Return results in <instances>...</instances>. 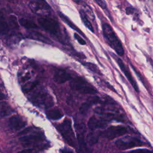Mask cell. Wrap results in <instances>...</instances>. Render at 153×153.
<instances>
[{
    "mask_svg": "<svg viewBox=\"0 0 153 153\" xmlns=\"http://www.w3.org/2000/svg\"><path fill=\"white\" fill-rule=\"evenodd\" d=\"M102 32L103 35L109 45L118 56H123L124 54L123 46L112 27L108 23H104L102 25Z\"/></svg>",
    "mask_w": 153,
    "mask_h": 153,
    "instance_id": "1",
    "label": "cell"
},
{
    "mask_svg": "<svg viewBox=\"0 0 153 153\" xmlns=\"http://www.w3.org/2000/svg\"><path fill=\"white\" fill-rule=\"evenodd\" d=\"M71 89L81 94H94L97 93V90L88 84L82 78L78 76L71 79L70 82Z\"/></svg>",
    "mask_w": 153,
    "mask_h": 153,
    "instance_id": "2",
    "label": "cell"
},
{
    "mask_svg": "<svg viewBox=\"0 0 153 153\" xmlns=\"http://www.w3.org/2000/svg\"><path fill=\"white\" fill-rule=\"evenodd\" d=\"M65 141L71 146H75V138L71 126V121L69 119L65 120L57 127Z\"/></svg>",
    "mask_w": 153,
    "mask_h": 153,
    "instance_id": "3",
    "label": "cell"
},
{
    "mask_svg": "<svg viewBox=\"0 0 153 153\" xmlns=\"http://www.w3.org/2000/svg\"><path fill=\"white\" fill-rule=\"evenodd\" d=\"M30 100L36 105L48 108L53 105L52 97L45 91H39L33 94Z\"/></svg>",
    "mask_w": 153,
    "mask_h": 153,
    "instance_id": "4",
    "label": "cell"
},
{
    "mask_svg": "<svg viewBox=\"0 0 153 153\" xmlns=\"http://www.w3.org/2000/svg\"><path fill=\"white\" fill-rule=\"evenodd\" d=\"M115 145L118 149L124 150L132 148L142 146L144 145V142L137 137L126 136L116 140Z\"/></svg>",
    "mask_w": 153,
    "mask_h": 153,
    "instance_id": "5",
    "label": "cell"
},
{
    "mask_svg": "<svg viewBox=\"0 0 153 153\" xmlns=\"http://www.w3.org/2000/svg\"><path fill=\"white\" fill-rule=\"evenodd\" d=\"M38 23L45 30L57 36L60 32V26L57 21L48 17H41L38 19Z\"/></svg>",
    "mask_w": 153,
    "mask_h": 153,
    "instance_id": "6",
    "label": "cell"
},
{
    "mask_svg": "<svg viewBox=\"0 0 153 153\" xmlns=\"http://www.w3.org/2000/svg\"><path fill=\"white\" fill-rule=\"evenodd\" d=\"M127 133V128L122 126H111L101 133L102 137L109 140L122 136Z\"/></svg>",
    "mask_w": 153,
    "mask_h": 153,
    "instance_id": "7",
    "label": "cell"
},
{
    "mask_svg": "<svg viewBox=\"0 0 153 153\" xmlns=\"http://www.w3.org/2000/svg\"><path fill=\"white\" fill-rule=\"evenodd\" d=\"M30 10L35 13L41 16H47L50 14V8L44 0H33L29 3Z\"/></svg>",
    "mask_w": 153,
    "mask_h": 153,
    "instance_id": "8",
    "label": "cell"
},
{
    "mask_svg": "<svg viewBox=\"0 0 153 153\" xmlns=\"http://www.w3.org/2000/svg\"><path fill=\"white\" fill-rule=\"evenodd\" d=\"M114 58L115 59L118 65L120 68L121 69L122 72L124 73L126 77L127 78L128 81L130 82V83L131 84V85H132V87H133L134 90L136 92H139V88H138L137 84L136 82L135 81L134 79L133 78V76H132L131 72H130L128 68L127 67V66L124 63L123 60L120 57H117L115 56H114Z\"/></svg>",
    "mask_w": 153,
    "mask_h": 153,
    "instance_id": "9",
    "label": "cell"
},
{
    "mask_svg": "<svg viewBox=\"0 0 153 153\" xmlns=\"http://www.w3.org/2000/svg\"><path fill=\"white\" fill-rule=\"evenodd\" d=\"M94 112L99 115H102L105 118H109L110 119H114L118 120L119 121H124V118L122 114H120V113L117 111H107V109L101 108V107H97L95 108Z\"/></svg>",
    "mask_w": 153,
    "mask_h": 153,
    "instance_id": "10",
    "label": "cell"
},
{
    "mask_svg": "<svg viewBox=\"0 0 153 153\" xmlns=\"http://www.w3.org/2000/svg\"><path fill=\"white\" fill-rule=\"evenodd\" d=\"M44 140V136L40 133L31 134L20 137V140L25 147L30 146L31 145L39 143Z\"/></svg>",
    "mask_w": 153,
    "mask_h": 153,
    "instance_id": "11",
    "label": "cell"
},
{
    "mask_svg": "<svg viewBox=\"0 0 153 153\" xmlns=\"http://www.w3.org/2000/svg\"><path fill=\"white\" fill-rule=\"evenodd\" d=\"M108 121L105 118H97L94 116L90 118L88 121V127L90 130L103 128L106 126Z\"/></svg>",
    "mask_w": 153,
    "mask_h": 153,
    "instance_id": "12",
    "label": "cell"
},
{
    "mask_svg": "<svg viewBox=\"0 0 153 153\" xmlns=\"http://www.w3.org/2000/svg\"><path fill=\"white\" fill-rule=\"evenodd\" d=\"M71 78V75L64 69H57L54 71L53 79L58 84H63Z\"/></svg>",
    "mask_w": 153,
    "mask_h": 153,
    "instance_id": "13",
    "label": "cell"
},
{
    "mask_svg": "<svg viewBox=\"0 0 153 153\" xmlns=\"http://www.w3.org/2000/svg\"><path fill=\"white\" fill-rule=\"evenodd\" d=\"M8 124L10 127L15 130L22 129L26 125V123L17 115H14L10 118Z\"/></svg>",
    "mask_w": 153,
    "mask_h": 153,
    "instance_id": "14",
    "label": "cell"
},
{
    "mask_svg": "<svg viewBox=\"0 0 153 153\" xmlns=\"http://www.w3.org/2000/svg\"><path fill=\"white\" fill-rule=\"evenodd\" d=\"M101 102H102L101 99L99 97L95 96L93 98L91 99L90 100H88L87 102H84L81 105V106L79 109V112L81 114L84 115L88 112V109L90 108V107L92 106V105L96 104L98 103H101Z\"/></svg>",
    "mask_w": 153,
    "mask_h": 153,
    "instance_id": "15",
    "label": "cell"
},
{
    "mask_svg": "<svg viewBox=\"0 0 153 153\" xmlns=\"http://www.w3.org/2000/svg\"><path fill=\"white\" fill-rule=\"evenodd\" d=\"M9 25L7 23V21L2 12L0 11V35H7L9 32Z\"/></svg>",
    "mask_w": 153,
    "mask_h": 153,
    "instance_id": "16",
    "label": "cell"
},
{
    "mask_svg": "<svg viewBox=\"0 0 153 153\" xmlns=\"http://www.w3.org/2000/svg\"><path fill=\"white\" fill-rule=\"evenodd\" d=\"M27 37L29 38H30V39H36V40L41 41L44 43H47V44L51 43V41L48 38H47L44 35H42L38 32L32 31V32H29L28 35H27Z\"/></svg>",
    "mask_w": 153,
    "mask_h": 153,
    "instance_id": "17",
    "label": "cell"
},
{
    "mask_svg": "<svg viewBox=\"0 0 153 153\" xmlns=\"http://www.w3.org/2000/svg\"><path fill=\"white\" fill-rule=\"evenodd\" d=\"M58 14H59V17L61 18V19H62L64 22H65L70 27H71L72 29H74V30H75V31H76L78 33H79L81 34V35H82V36H85L84 34L82 33V32L75 24H74L66 16H65L63 13H62L60 12V11L58 12Z\"/></svg>",
    "mask_w": 153,
    "mask_h": 153,
    "instance_id": "18",
    "label": "cell"
},
{
    "mask_svg": "<svg viewBox=\"0 0 153 153\" xmlns=\"http://www.w3.org/2000/svg\"><path fill=\"white\" fill-rule=\"evenodd\" d=\"M47 117L51 120H59L63 117V114L57 108L52 109L46 112Z\"/></svg>",
    "mask_w": 153,
    "mask_h": 153,
    "instance_id": "19",
    "label": "cell"
},
{
    "mask_svg": "<svg viewBox=\"0 0 153 153\" xmlns=\"http://www.w3.org/2000/svg\"><path fill=\"white\" fill-rule=\"evenodd\" d=\"M19 22L20 25L26 29H36L38 27V26L35 22L27 19L21 18L19 19Z\"/></svg>",
    "mask_w": 153,
    "mask_h": 153,
    "instance_id": "20",
    "label": "cell"
},
{
    "mask_svg": "<svg viewBox=\"0 0 153 153\" xmlns=\"http://www.w3.org/2000/svg\"><path fill=\"white\" fill-rule=\"evenodd\" d=\"M79 15L81 17V19L83 22V23L84 24V25L92 32H94V29L93 27L92 26V24L91 23V22H90V20H88L87 16L86 14V13H85V11L82 10H80L79 11Z\"/></svg>",
    "mask_w": 153,
    "mask_h": 153,
    "instance_id": "21",
    "label": "cell"
},
{
    "mask_svg": "<svg viewBox=\"0 0 153 153\" xmlns=\"http://www.w3.org/2000/svg\"><path fill=\"white\" fill-rule=\"evenodd\" d=\"M10 106L6 103H0V115L6 116L10 114L13 111Z\"/></svg>",
    "mask_w": 153,
    "mask_h": 153,
    "instance_id": "22",
    "label": "cell"
},
{
    "mask_svg": "<svg viewBox=\"0 0 153 153\" xmlns=\"http://www.w3.org/2000/svg\"><path fill=\"white\" fill-rule=\"evenodd\" d=\"M38 84V81H35L31 82H29L26 84H25L23 87H22V90L25 93H28L32 90H33L37 85Z\"/></svg>",
    "mask_w": 153,
    "mask_h": 153,
    "instance_id": "23",
    "label": "cell"
},
{
    "mask_svg": "<svg viewBox=\"0 0 153 153\" xmlns=\"http://www.w3.org/2000/svg\"><path fill=\"white\" fill-rule=\"evenodd\" d=\"M87 140L91 145L95 144L98 140V135L95 133H90L87 136Z\"/></svg>",
    "mask_w": 153,
    "mask_h": 153,
    "instance_id": "24",
    "label": "cell"
},
{
    "mask_svg": "<svg viewBox=\"0 0 153 153\" xmlns=\"http://www.w3.org/2000/svg\"><path fill=\"white\" fill-rule=\"evenodd\" d=\"M83 65L87 67L88 69H90V71H91L92 72H94V73H96L99 75H101V72L100 71H99V69L97 68V66L93 63H90V62H86V63H84Z\"/></svg>",
    "mask_w": 153,
    "mask_h": 153,
    "instance_id": "25",
    "label": "cell"
},
{
    "mask_svg": "<svg viewBox=\"0 0 153 153\" xmlns=\"http://www.w3.org/2000/svg\"><path fill=\"white\" fill-rule=\"evenodd\" d=\"M77 136H78V143H79V148L82 151H84L85 149H86V145L85 143L83 135L81 133H78Z\"/></svg>",
    "mask_w": 153,
    "mask_h": 153,
    "instance_id": "26",
    "label": "cell"
},
{
    "mask_svg": "<svg viewBox=\"0 0 153 153\" xmlns=\"http://www.w3.org/2000/svg\"><path fill=\"white\" fill-rule=\"evenodd\" d=\"M74 38L76 39V40L81 45H85L86 44L85 41L83 38H82L78 33H74Z\"/></svg>",
    "mask_w": 153,
    "mask_h": 153,
    "instance_id": "27",
    "label": "cell"
},
{
    "mask_svg": "<svg viewBox=\"0 0 153 153\" xmlns=\"http://www.w3.org/2000/svg\"><path fill=\"white\" fill-rule=\"evenodd\" d=\"M99 7L105 9L106 8V4L104 0H93Z\"/></svg>",
    "mask_w": 153,
    "mask_h": 153,
    "instance_id": "28",
    "label": "cell"
},
{
    "mask_svg": "<svg viewBox=\"0 0 153 153\" xmlns=\"http://www.w3.org/2000/svg\"><path fill=\"white\" fill-rule=\"evenodd\" d=\"M10 22H11V24H12V26H13L14 27H15L16 29L19 27L18 24H17V23L16 18L14 16H11L10 17Z\"/></svg>",
    "mask_w": 153,
    "mask_h": 153,
    "instance_id": "29",
    "label": "cell"
},
{
    "mask_svg": "<svg viewBox=\"0 0 153 153\" xmlns=\"http://www.w3.org/2000/svg\"><path fill=\"white\" fill-rule=\"evenodd\" d=\"M31 127H27L24 130H23L22 131H20L19 133L20 134H27L28 133H29L31 131Z\"/></svg>",
    "mask_w": 153,
    "mask_h": 153,
    "instance_id": "30",
    "label": "cell"
},
{
    "mask_svg": "<svg viewBox=\"0 0 153 153\" xmlns=\"http://www.w3.org/2000/svg\"><path fill=\"white\" fill-rule=\"evenodd\" d=\"M126 13L127 14H133V12H134V8H131V7H127L126 8Z\"/></svg>",
    "mask_w": 153,
    "mask_h": 153,
    "instance_id": "31",
    "label": "cell"
},
{
    "mask_svg": "<svg viewBox=\"0 0 153 153\" xmlns=\"http://www.w3.org/2000/svg\"><path fill=\"white\" fill-rule=\"evenodd\" d=\"M5 99V96L3 93H0V100H2Z\"/></svg>",
    "mask_w": 153,
    "mask_h": 153,
    "instance_id": "32",
    "label": "cell"
},
{
    "mask_svg": "<svg viewBox=\"0 0 153 153\" xmlns=\"http://www.w3.org/2000/svg\"><path fill=\"white\" fill-rule=\"evenodd\" d=\"M72 1L76 4H79V2H80V0H72Z\"/></svg>",
    "mask_w": 153,
    "mask_h": 153,
    "instance_id": "33",
    "label": "cell"
}]
</instances>
